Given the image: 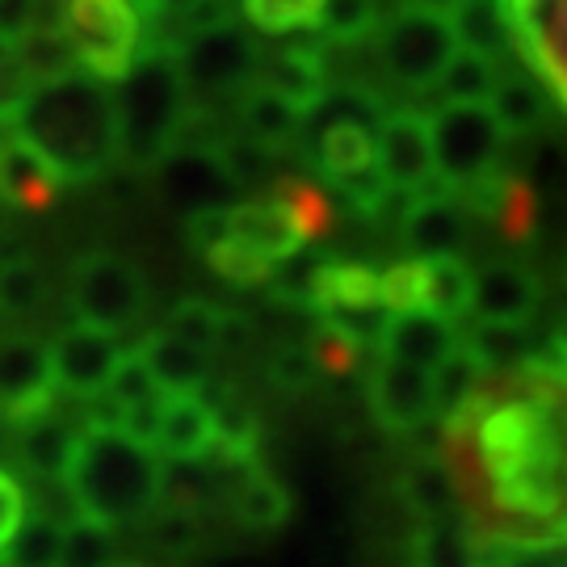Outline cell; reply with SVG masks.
<instances>
[{
  "label": "cell",
  "mask_w": 567,
  "mask_h": 567,
  "mask_svg": "<svg viewBox=\"0 0 567 567\" xmlns=\"http://www.w3.org/2000/svg\"><path fill=\"white\" fill-rule=\"evenodd\" d=\"M458 522L487 555L567 550V365L547 353L487 374L442 421Z\"/></svg>",
  "instance_id": "6da1fadb"
},
{
  "label": "cell",
  "mask_w": 567,
  "mask_h": 567,
  "mask_svg": "<svg viewBox=\"0 0 567 567\" xmlns=\"http://www.w3.org/2000/svg\"><path fill=\"white\" fill-rule=\"evenodd\" d=\"M13 135L30 143L63 185L93 182L118 161L114 93L84 72L34 84L13 122Z\"/></svg>",
  "instance_id": "7a4b0ae2"
},
{
  "label": "cell",
  "mask_w": 567,
  "mask_h": 567,
  "mask_svg": "<svg viewBox=\"0 0 567 567\" xmlns=\"http://www.w3.org/2000/svg\"><path fill=\"white\" fill-rule=\"evenodd\" d=\"M161 480L164 463L156 450L105 425H84L81 446L63 475L76 513L105 529L147 522L161 505Z\"/></svg>",
  "instance_id": "3957f363"
},
{
  "label": "cell",
  "mask_w": 567,
  "mask_h": 567,
  "mask_svg": "<svg viewBox=\"0 0 567 567\" xmlns=\"http://www.w3.org/2000/svg\"><path fill=\"white\" fill-rule=\"evenodd\" d=\"M177 42H143L140 60L118 81L114 122H118V161L131 168L161 164L189 114V93L177 72Z\"/></svg>",
  "instance_id": "277c9868"
},
{
  "label": "cell",
  "mask_w": 567,
  "mask_h": 567,
  "mask_svg": "<svg viewBox=\"0 0 567 567\" xmlns=\"http://www.w3.org/2000/svg\"><path fill=\"white\" fill-rule=\"evenodd\" d=\"M55 25L84 76L114 89L143 51V21L131 0H55Z\"/></svg>",
  "instance_id": "5b68a950"
},
{
  "label": "cell",
  "mask_w": 567,
  "mask_h": 567,
  "mask_svg": "<svg viewBox=\"0 0 567 567\" xmlns=\"http://www.w3.org/2000/svg\"><path fill=\"white\" fill-rule=\"evenodd\" d=\"M429 135L437 182H446L450 189H466L492 177L508 147L505 126L487 105H437L429 114Z\"/></svg>",
  "instance_id": "8992f818"
},
{
  "label": "cell",
  "mask_w": 567,
  "mask_h": 567,
  "mask_svg": "<svg viewBox=\"0 0 567 567\" xmlns=\"http://www.w3.org/2000/svg\"><path fill=\"white\" fill-rule=\"evenodd\" d=\"M68 299L76 311V324L97 328L118 337L126 328L143 320L147 307V282L131 261H122L114 252H89L72 265L68 278Z\"/></svg>",
  "instance_id": "52a82bcc"
},
{
  "label": "cell",
  "mask_w": 567,
  "mask_h": 567,
  "mask_svg": "<svg viewBox=\"0 0 567 567\" xmlns=\"http://www.w3.org/2000/svg\"><path fill=\"white\" fill-rule=\"evenodd\" d=\"M379 55H383L391 81L412 84V89H433L450 68V60L458 55L446 9H433V4L400 9L379 34Z\"/></svg>",
  "instance_id": "ba28073f"
},
{
  "label": "cell",
  "mask_w": 567,
  "mask_h": 567,
  "mask_svg": "<svg viewBox=\"0 0 567 567\" xmlns=\"http://www.w3.org/2000/svg\"><path fill=\"white\" fill-rule=\"evenodd\" d=\"M173 55H177V72L185 81L189 105H198V97L244 93L248 81L257 76V68H261V51L248 34H240V25L182 39Z\"/></svg>",
  "instance_id": "9c48e42d"
},
{
  "label": "cell",
  "mask_w": 567,
  "mask_h": 567,
  "mask_svg": "<svg viewBox=\"0 0 567 567\" xmlns=\"http://www.w3.org/2000/svg\"><path fill=\"white\" fill-rule=\"evenodd\" d=\"M161 194L168 206H182L189 215L203 210H227L240 203V185L231 182L219 143L203 140H173V147L156 164Z\"/></svg>",
  "instance_id": "30bf717a"
},
{
  "label": "cell",
  "mask_w": 567,
  "mask_h": 567,
  "mask_svg": "<svg viewBox=\"0 0 567 567\" xmlns=\"http://www.w3.org/2000/svg\"><path fill=\"white\" fill-rule=\"evenodd\" d=\"M513 47L567 110V0H505Z\"/></svg>",
  "instance_id": "8fae6325"
},
{
  "label": "cell",
  "mask_w": 567,
  "mask_h": 567,
  "mask_svg": "<svg viewBox=\"0 0 567 567\" xmlns=\"http://www.w3.org/2000/svg\"><path fill=\"white\" fill-rule=\"evenodd\" d=\"M51 349V370H55V391L60 395H72V400H102L110 379L118 374L126 349L118 344V337L110 332H97V328L84 324H68L47 344Z\"/></svg>",
  "instance_id": "7c38bea8"
},
{
  "label": "cell",
  "mask_w": 567,
  "mask_h": 567,
  "mask_svg": "<svg viewBox=\"0 0 567 567\" xmlns=\"http://www.w3.org/2000/svg\"><path fill=\"white\" fill-rule=\"evenodd\" d=\"M365 404L374 421L386 433H421L429 421H437V400H433V374L416 365L374 358L365 374Z\"/></svg>",
  "instance_id": "4fadbf2b"
},
{
  "label": "cell",
  "mask_w": 567,
  "mask_h": 567,
  "mask_svg": "<svg viewBox=\"0 0 567 567\" xmlns=\"http://www.w3.org/2000/svg\"><path fill=\"white\" fill-rule=\"evenodd\" d=\"M374 168L386 185L408 194H421L425 185L437 182L425 110H395L374 126Z\"/></svg>",
  "instance_id": "5bb4252c"
},
{
  "label": "cell",
  "mask_w": 567,
  "mask_h": 567,
  "mask_svg": "<svg viewBox=\"0 0 567 567\" xmlns=\"http://www.w3.org/2000/svg\"><path fill=\"white\" fill-rule=\"evenodd\" d=\"M227 240H236L244 252H252L269 269H278L282 261L299 257L307 248L303 227L295 224L290 206L278 194H269V189L227 206Z\"/></svg>",
  "instance_id": "9a60e30c"
},
{
  "label": "cell",
  "mask_w": 567,
  "mask_h": 567,
  "mask_svg": "<svg viewBox=\"0 0 567 567\" xmlns=\"http://www.w3.org/2000/svg\"><path fill=\"white\" fill-rule=\"evenodd\" d=\"M13 450L25 475H34L39 484H55L68 475L72 454L84 437V412H68L60 408V400L51 408H42L34 416H25L13 425Z\"/></svg>",
  "instance_id": "2e32d148"
},
{
  "label": "cell",
  "mask_w": 567,
  "mask_h": 567,
  "mask_svg": "<svg viewBox=\"0 0 567 567\" xmlns=\"http://www.w3.org/2000/svg\"><path fill=\"white\" fill-rule=\"evenodd\" d=\"M55 400L60 391H55L51 349L34 337H4L0 341V412L9 416V425L51 408Z\"/></svg>",
  "instance_id": "e0dca14e"
},
{
  "label": "cell",
  "mask_w": 567,
  "mask_h": 567,
  "mask_svg": "<svg viewBox=\"0 0 567 567\" xmlns=\"http://www.w3.org/2000/svg\"><path fill=\"white\" fill-rule=\"evenodd\" d=\"M471 231V215H466L458 189L446 182H433L416 194V203L400 224V236L408 244L412 261H437V257H458Z\"/></svg>",
  "instance_id": "ac0fdd59"
},
{
  "label": "cell",
  "mask_w": 567,
  "mask_h": 567,
  "mask_svg": "<svg viewBox=\"0 0 567 567\" xmlns=\"http://www.w3.org/2000/svg\"><path fill=\"white\" fill-rule=\"evenodd\" d=\"M215 463V458H210ZM219 466V480H224V505L231 513V522L248 534H274L290 522V492L286 484L261 463V458H248V463H215Z\"/></svg>",
  "instance_id": "d6986e66"
},
{
  "label": "cell",
  "mask_w": 567,
  "mask_h": 567,
  "mask_svg": "<svg viewBox=\"0 0 567 567\" xmlns=\"http://www.w3.org/2000/svg\"><path fill=\"white\" fill-rule=\"evenodd\" d=\"M543 307V282L517 261H487L475 269L471 316L484 328H529Z\"/></svg>",
  "instance_id": "ffe728a7"
},
{
  "label": "cell",
  "mask_w": 567,
  "mask_h": 567,
  "mask_svg": "<svg viewBox=\"0 0 567 567\" xmlns=\"http://www.w3.org/2000/svg\"><path fill=\"white\" fill-rule=\"evenodd\" d=\"M458 341H463V332L446 320H437L429 311H400V316L386 320L383 337H379V358L416 365V370L433 374L458 349Z\"/></svg>",
  "instance_id": "44dd1931"
},
{
  "label": "cell",
  "mask_w": 567,
  "mask_h": 567,
  "mask_svg": "<svg viewBox=\"0 0 567 567\" xmlns=\"http://www.w3.org/2000/svg\"><path fill=\"white\" fill-rule=\"evenodd\" d=\"M215 416L206 395H168L152 450L161 463H206L215 458Z\"/></svg>",
  "instance_id": "7402d4cb"
},
{
  "label": "cell",
  "mask_w": 567,
  "mask_h": 567,
  "mask_svg": "<svg viewBox=\"0 0 567 567\" xmlns=\"http://www.w3.org/2000/svg\"><path fill=\"white\" fill-rule=\"evenodd\" d=\"M60 189L63 182L51 173V164L30 143H21L9 126L0 140V198L21 210H47L60 198Z\"/></svg>",
  "instance_id": "603a6c76"
},
{
  "label": "cell",
  "mask_w": 567,
  "mask_h": 567,
  "mask_svg": "<svg viewBox=\"0 0 567 567\" xmlns=\"http://www.w3.org/2000/svg\"><path fill=\"white\" fill-rule=\"evenodd\" d=\"M140 362L147 365V374L156 379L164 395H206L210 383V353L194 349V344L177 341L168 332H147V341L135 349Z\"/></svg>",
  "instance_id": "cb8c5ba5"
},
{
  "label": "cell",
  "mask_w": 567,
  "mask_h": 567,
  "mask_svg": "<svg viewBox=\"0 0 567 567\" xmlns=\"http://www.w3.org/2000/svg\"><path fill=\"white\" fill-rule=\"evenodd\" d=\"M400 501L416 517V526L458 522V496H454L450 471L437 454H412L400 466Z\"/></svg>",
  "instance_id": "d4e9b609"
},
{
  "label": "cell",
  "mask_w": 567,
  "mask_h": 567,
  "mask_svg": "<svg viewBox=\"0 0 567 567\" xmlns=\"http://www.w3.org/2000/svg\"><path fill=\"white\" fill-rule=\"evenodd\" d=\"M446 18L458 51L484 55L492 63L513 55V21H508L505 0H450Z\"/></svg>",
  "instance_id": "484cf974"
},
{
  "label": "cell",
  "mask_w": 567,
  "mask_h": 567,
  "mask_svg": "<svg viewBox=\"0 0 567 567\" xmlns=\"http://www.w3.org/2000/svg\"><path fill=\"white\" fill-rule=\"evenodd\" d=\"M257 76H261L257 81L261 89L286 97L290 105H299L303 114L328 93V68L316 47H286V51H278L274 60L265 63Z\"/></svg>",
  "instance_id": "4316f807"
},
{
  "label": "cell",
  "mask_w": 567,
  "mask_h": 567,
  "mask_svg": "<svg viewBox=\"0 0 567 567\" xmlns=\"http://www.w3.org/2000/svg\"><path fill=\"white\" fill-rule=\"evenodd\" d=\"M236 122H240V135H248V140L269 147V152H278V147L303 135V110L278 97V93L261 89V84H248L240 93Z\"/></svg>",
  "instance_id": "83f0119b"
},
{
  "label": "cell",
  "mask_w": 567,
  "mask_h": 567,
  "mask_svg": "<svg viewBox=\"0 0 567 567\" xmlns=\"http://www.w3.org/2000/svg\"><path fill=\"white\" fill-rule=\"evenodd\" d=\"M316 164L337 185L370 177L374 173V131L370 126H353V122L328 126V131L316 135Z\"/></svg>",
  "instance_id": "f1b7e54d"
},
{
  "label": "cell",
  "mask_w": 567,
  "mask_h": 567,
  "mask_svg": "<svg viewBox=\"0 0 567 567\" xmlns=\"http://www.w3.org/2000/svg\"><path fill=\"white\" fill-rule=\"evenodd\" d=\"M487 110L496 114V122L505 126V135H534L543 122H547V89L526 76V72H501V81H496V93H492V102Z\"/></svg>",
  "instance_id": "f546056e"
},
{
  "label": "cell",
  "mask_w": 567,
  "mask_h": 567,
  "mask_svg": "<svg viewBox=\"0 0 567 567\" xmlns=\"http://www.w3.org/2000/svg\"><path fill=\"white\" fill-rule=\"evenodd\" d=\"M475 295V269L463 257H437L425 261V311L458 328L463 316H471Z\"/></svg>",
  "instance_id": "4dcf8cb0"
},
{
  "label": "cell",
  "mask_w": 567,
  "mask_h": 567,
  "mask_svg": "<svg viewBox=\"0 0 567 567\" xmlns=\"http://www.w3.org/2000/svg\"><path fill=\"white\" fill-rule=\"evenodd\" d=\"M412 567H487V550L466 534L463 522L416 526V534H412Z\"/></svg>",
  "instance_id": "1f68e13d"
},
{
  "label": "cell",
  "mask_w": 567,
  "mask_h": 567,
  "mask_svg": "<svg viewBox=\"0 0 567 567\" xmlns=\"http://www.w3.org/2000/svg\"><path fill=\"white\" fill-rule=\"evenodd\" d=\"M269 194H278L286 206H290V215H295V224L303 227L307 244L324 240L332 224H337V215H332V203H328V194L320 185L311 182V177H299V173H278L274 182L265 185Z\"/></svg>",
  "instance_id": "d6a6232c"
},
{
  "label": "cell",
  "mask_w": 567,
  "mask_h": 567,
  "mask_svg": "<svg viewBox=\"0 0 567 567\" xmlns=\"http://www.w3.org/2000/svg\"><path fill=\"white\" fill-rule=\"evenodd\" d=\"M501 72H505L501 63L484 60V55H471V51H458L433 89L442 93V105H487L492 93H496Z\"/></svg>",
  "instance_id": "836d02e7"
},
{
  "label": "cell",
  "mask_w": 567,
  "mask_h": 567,
  "mask_svg": "<svg viewBox=\"0 0 567 567\" xmlns=\"http://www.w3.org/2000/svg\"><path fill=\"white\" fill-rule=\"evenodd\" d=\"M63 555V526L42 517V513H25L18 534L9 538V547L0 550V567H60Z\"/></svg>",
  "instance_id": "e575fe53"
},
{
  "label": "cell",
  "mask_w": 567,
  "mask_h": 567,
  "mask_svg": "<svg viewBox=\"0 0 567 567\" xmlns=\"http://www.w3.org/2000/svg\"><path fill=\"white\" fill-rule=\"evenodd\" d=\"M487 379L484 362L458 341V349L450 353L446 362L433 370V400H437V421H450L458 408L480 391V383Z\"/></svg>",
  "instance_id": "d590c367"
},
{
  "label": "cell",
  "mask_w": 567,
  "mask_h": 567,
  "mask_svg": "<svg viewBox=\"0 0 567 567\" xmlns=\"http://www.w3.org/2000/svg\"><path fill=\"white\" fill-rule=\"evenodd\" d=\"M224 324H227L224 307L203 303V299H185V303H177L168 311V320L161 324V332L210 353V349H224Z\"/></svg>",
  "instance_id": "8d00e7d4"
},
{
  "label": "cell",
  "mask_w": 567,
  "mask_h": 567,
  "mask_svg": "<svg viewBox=\"0 0 567 567\" xmlns=\"http://www.w3.org/2000/svg\"><path fill=\"white\" fill-rule=\"evenodd\" d=\"M328 0H240L244 18L261 34H303L320 30V13Z\"/></svg>",
  "instance_id": "74e56055"
},
{
  "label": "cell",
  "mask_w": 567,
  "mask_h": 567,
  "mask_svg": "<svg viewBox=\"0 0 567 567\" xmlns=\"http://www.w3.org/2000/svg\"><path fill=\"white\" fill-rule=\"evenodd\" d=\"M147 534H152V543H156L173 564H185L194 550L203 547V513L161 505L147 517Z\"/></svg>",
  "instance_id": "f35d334b"
},
{
  "label": "cell",
  "mask_w": 567,
  "mask_h": 567,
  "mask_svg": "<svg viewBox=\"0 0 567 567\" xmlns=\"http://www.w3.org/2000/svg\"><path fill=\"white\" fill-rule=\"evenodd\" d=\"M60 567H118L114 529L93 526V522H84V517H76L72 526H63Z\"/></svg>",
  "instance_id": "ab89813d"
},
{
  "label": "cell",
  "mask_w": 567,
  "mask_h": 567,
  "mask_svg": "<svg viewBox=\"0 0 567 567\" xmlns=\"http://www.w3.org/2000/svg\"><path fill=\"white\" fill-rule=\"evenodd\" d=\"M379 0H328L320 13V34L332 42H358L379 30Z\"/></svg>",
  "instance_id": "60d3db41"
},
{
  "label": "cell",
  "mask_w": 567,
  "mask_h": 567,
  "mask_svg": "<svg viewBox=\"0 0 567 567\" xmlns=\"http://www.w3.org/2000/svg\"><path fill=\"white\" fill-rule=\"evenodd\" d=\"M47 286L34 261L13 257V261L0 265V316H30L42 303Z\"/></svg>",
  "instance_id": "b9f144b4"
},
{
  "label": "cell",
  "mask_w": 567,
  "mask_h": 567,
  "mask_svg": "<svg viewBox=\"0 0 567 567\" xmlns=\"http://www.w3.org/2000/svg\"><path fill=\"white\" fill-rule=\"evenodd\" d=\"M30 93H34V81L25 72V63H21L18 42L0 39V126L18 122L21 105L30 102Z\"/></svg>",
  "instance_id": "7bdbcfd3"
},
{
  "label": "cell",
  "mask_w": 567,
  "mask_h": 567,
  "mask_svg": "<svg viewBox=\"0 0 567 567\" xmlns=\"http://www.w3.org/2000/svg\"><path fill=\"white\" fill-rule=\"evenodd\" d=\"M203 257H206V265H210V269L231 286H269V278H274V269H269V265L257 261L252 252H244L240 244L227 240V236L215 244V248H206Z\"/></svg>",
  "instance_id": "ee69618b"
},
{
  "label": "cell",
  "mask_w": 567,
  "mask_h": 567,
  "mask_svg": "<svg viewBox=\"0 0 567 567\" xmlns=\"http://www.w3.org/2000/svg\"><path fill=\"white\" fill-rule=\"evenodd\" d=\"M316 374H324V370L316 362L311 344H290V349H278L269 358V383L282 386V391H307L316 383Z\"/></svg>",
  "instance_id": "f6af8a7d"
},
{
  "label": "cell",
  "mask_w": 567,
  "mask_h": 567,
  "mask_svg": "<svg viewBox=\"0 0 567 567\" xmlns=\"http://www.w3.org/2000/svg\"><path fill=\"white\" fill-rule=\"evenodd\" d=\"M177 18H182L185 39H194V34H215V30H231V25H240V0H194Z\"/></svg>",
  "instance_id": "bcb514c9"
},
{
  "label": "cell",
  "mask_w": 567,
  "mask_h": 567,
  "mask_svg": "<svg viewBox=\"0 0 567 567\" xmlns=\"http://www.w3.org/2000/svg\"><path fill=\"white\" fill-rule=\"evenodd\" d=\"M42 21V0H0V39L21 42Z\"/></svg>",
  "instance_id": "7dc6e473"
},
{
  "label": "cell",
  "mask_w": 567,
  "mask_h": 567,
  "mask_svg": "<svg viewBox=\"0 0 567 567\" xmlns=\"http://www.w3.org/2000/svg\"><path fill=\"white\" fill-rule=\"evenodd\" d=\"M550 362H559V365H567V332L564 337H555V344H550V353H547Z\"/></svg>",
  "instance_id": "c3c4849f"
},
{
  "label": "cell",
  "mask_w": 567,
  "mask_h": 567,
  "mask_svg": "<svg viewBox=\"0 0 567 567\" xmlns=\"http://www.w3.org/2000/svg\"><path fill=\"white\" fill-rule=\"evenodd\" d=\"M161 4V13H182V9H189L194 0H156Z\"/></svg>",
  "instance_id": "681fc988"
},
{
  "label": "cell",
  "mask_w": 567,
  "mask_h": 567,
  "mask_svg": "<svg viewBox=\"0 0 567 567\" xmlns=\"http://www.w3.org/2000/svg\"><path fill=\"white\" fill-rule=\"evenodd\" d=\"M9 433H13V425H9V416H4V412H0V446H4V442H9Z\"/></svg>",
  "instance_id": "f907efd6"
},
{
  "label": "cell",
  "mask_w": 567,
  "mask_h": 567,
  "mask_svg": "<svg viewBox=\"0 0 567 567\" xmlns=\"http://www.w3.org/2000/svg\"><path fill=\"white\" fill-rule=\"evenodd\" d=\"M4 131H9V126H0V140H4Z\"/></svg>",
  "instance_id": "816d5d0a"
},
{
  "label": "cell",
  "mask_w": 567,
  "mask_h": 567,
  "mask_svg": "<svg viewBox=\"0 0 567 567\" xmlns=\"http://www.w3.org/2000/svg\"><path fill=\"white\" fill-rule=\"evenodd\" d=\"M564 274H567V269H564Z\"/></svg>",
  "instance_id": "f5cc1de1"
}]
</instances>
